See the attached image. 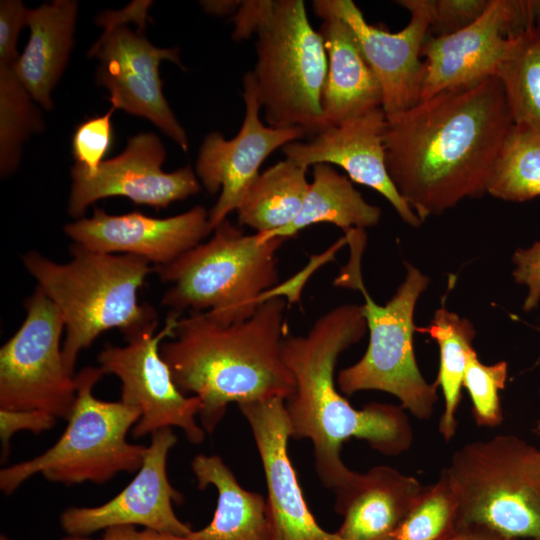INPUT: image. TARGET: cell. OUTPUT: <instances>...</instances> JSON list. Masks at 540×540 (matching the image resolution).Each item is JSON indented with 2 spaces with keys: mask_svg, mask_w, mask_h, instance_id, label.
Returning <instances> with one entry per match:
<instances>
[{
  "mask_svg": "<svg viewBox=\"0 0 540 540\" xmlns=\"http://www.w3.org/2000/svg\"><path fill=\"white\" fill-rule=\"evenodd\" d=\"M206 242L172 263L154 267L171 286L161 303L170 312H204L221 325L250 318L278 282L277 251L285 238L261 241L227 219Z\"/></svg>",
  "mask_w": 540,
  "mask_h": 540,
  "instance_id": "obj_7",
  "label": "cell"
},
{
  "mask_svg": "<svg viewBox=\"0 0 540 540\" xmlns=\"http://www.w3.org/2000/svg\"><path fill=\"white\" fill-rule=\"evenodd\" d=\"M71 260L57 263L36 251L22 262L37 287L59 310L65 325L63 362L74 374L79 353L110 329L128 341L157 328V313L138 303L137 292L152 271L145 259L129 254H109L70 247Z\"/></svg>",
  "mask_w": 540,
  "mask_h": 540,
  "instance_id": "obj_4",
  "label": "cell"
},
{
  "mask_svg": "<svg viewBox=\"0 0 540 540\" xmlns=\"http://www.w3.org/2000/svg\"><path fill=\"white\" fill-rule=\"evenodd\" d=\"M165 147L157 135L140 133L128 140L125 150L105 160L90 173L75 163L67 212L82 218L96 201L113 196L126 197L135 204L165 208L170 203L197 194L201 183L190 166L173 172L161 169Z\"/></svg>",
  "mask_w": 540,
  "mask_h": 540,
  "instance_id": "obj_13",
  "label": "cell"
},
{
  "mask_svg": "<svg viewBox=\"0 0 540 540\" xmlns=\"http://www.w3.org/2000/svg\"><path fill=\"white\" fill-rule=\"evenodd\" d=\"M17 64V63H16ZM16 64L0 63V173L17 168L22 144L44 128L39 110L16 73Z\"/></svg>",
  "mask_w": 540,
  "mask_h": 540,
  "instance_id": "obj_29",
  "label": "cell"
},
{
  "mask_svg": "<svg viewBox=\"0 0 540 540\" xmlns=\"http://www.w3.org/2000/svg\"><path fill=\"white\" fill-rule=\"evenodd\" d=\"M328 69L322 94L325 129L382 108V89L349 25L334 13L314 6Z\"/></svg>",
  "mask_w": 540,
  "mask_h": 540,
  "instance_id": "obj_22",
  "label": "cell"
},
{
  "mask_svg": "<svg viewBox=\"0 0 540 540\" xmlns=\"http://www.w3.org/2000/svg\"><path fill=\"white\" fill-rule=\"evenodd\" d=\"M450 540H519L480 526L461 527Z\"/></svg>",
  "mask_w": 540,
  "mask_h": 540,
  "instance_id": "obj_40",
  "label": "cell"
},
{
  "mask_svg": "<svg viewBox=\"0 0 540 540\" xmlns=\"http://www.w3.org/2000/svg\"><path fill=\"white\" fill-rule=\"evenodd\" d=\"M489 0H432L429 36L456 33L478 20Z\"/></svg>",
  "mask_w": 540,
  "mask_h": 540,
  "instance_id": "obj_34",
  "label": "cell"
},
{
  "mask_svg": "<svg viewBox=\"0 0 540 540\" xmlns=\"http://www.w3.org/2000/svg\"><path fill=\"white\" fill-rule=\"evenodd\" d=\"M312 168L313 179L297 218L275 232L257 233L261 241L274 237L287 239L319 223L334 224L344 232L354 228L364 230L379 223L380 208L368 203L345 175L330 164L319 163Z\"/></svg>",
  "mask_w": 540,
  "mask_h": 540,
  "instance_id": "obj_25",
  "label": "cell"
},
{
  "mask_svg": "<svg viewBox=\"0 0 540 540\" xmlns=\"http://www.w3.org/2000/svg\"><path fill=\"white\" fill-rule=\"evenodd\" d=\"M507 371L506 361L486 365L474 348L468 351L462 386L470 396L472 415L478 426L492 428L502 423L499 392L505 388Z\"/></svg>",
  "mask_w": 540,
  "mask_h": 540,
  "instance_id": "obj_32",
  "label": "cell"
},
{
  "mask_svg": "<svg viewBox=\"0 0 540 540\" xmlns=\"http://www.w3.org/2000/svg\"><path fill=\"white\" fill-rule=\"evenodd\" d=\"M103 28L88 56L99 60L96 81L109 91L111 107L146 118L186 152L188 137L163 95L159 75L162 60L183 69L178 48L154 46L143 29L134 32L127 25Z\"/></svg>",
  "mask_w": 540,
  "mask_h": 540,
  "instance_id": "obj_12",
  "label": "cell"
},
{
  "mask_svg": "<svg viewBox=\"0 0 540 540\" xmlns=\"http://www.w3.org/2000/svg\"><path fill=\"white\" fill-rule=\"evenodd\" d=\"M416 330L429 334L439 347V370L435 380L444 397V411L439 421V433L445 441L455 436L458 427L457 410L466 368L468 351L473 348L476 330L472 322L445 307L438 308L427 327Z\"/></svg>",
  "mask_w": 540,
  "mask_h": 540,
  "instance_id": "obj_27",
  "label": "cell"
},
{
  "mask_svg": "<svg viewBox=\"0 0 540 540\" xmlns=\"http://www.w3.org/2000/svg\"><path fill=\"white\" fill-rule=\"evenodd\" d=\"M179 316L170 312L165 327L158 333L156 329L148 330L126 341L124 346L106 344L98 354L104 374L115 375L121 382L120 401L140 411V418L131 429L134 438L177 427L193 444L205 439L206 432L196 421L200 400L187 397L177 388L160 354L161 342L172 337Z\"/></svg>",
  "mask_w": 540,
  "mask_h": 540,
  "instance_id": "obj_11",
  "label": "cell"
},
{
  "mask_svg": "<svg viewBox=\"0 0 540 540\" xmlns=\"http://www.w3.org/2000/svg\"><path fill=\"white\" fill-rule=\"evenodd\" d=\"M60 540H188L187 537L159 532L153 529L144 528L138 530L134 525H117L104 529V533L99 539L88 538L87 536L67 535Z\"/></svg>",
  "mask_w": 540,
  "mask_h": 540,
  "instance_id": "obj_38",
  "label": "cell"
},
{
  "mask_svg": "<svg viewBox=\"0 0 540 540\" xmlns=\"http://www.w3.org/2000/svg\"><path fill=\"white\" fill-rule=\"evenodd\" d=\"M516 0H489L482 16L450 35L426 36L420 100L495 76L512 36L519 34Z\"/></svg>",
  "mask_w": 540,
  "mask_h": 540,
  "instance_id": "obj_18",
  "label": "cell"
},
{
  "mask_svg": "<svg viewBox=\"0 0 540 540\" xmlns=\"http://www.w3.org/2000/svg\"><path fill=\"white\" fill-rule=\"evenodd\" d=\"M422 488L415 477L386 465L352 471L333 490L335 510L343 517L336 533L342 540H392Z\"/></svg>",
  "mask_w": 540,
  "mask_h": 540,
  "instance_id": "obj_21",
  "label": "cell"
},
{
  "mask_svg": "<svg viewBox=\"0 0 540 540\" xmlns=\"http://www.w3.org/2000/svg\"><path fill=\"white\" fill-rule=\"evenodd\" d=\"M286 301L272 295L248 319L221 325L206 313L178 319L172 340L160 346L177 388L201 402L199 420L212 433L230 403L282 398L295 380L282 354Z\"/></svg>",
  "mask_w": 540,
  "mask_h": 540,
  "instance_id": "obj_3",
  "label": "cell"
},
{
  "mask_svg": "<svg viewBox=\"0 0 540 540\" xmlns=\"http://www.w3.org/2000/svg\"><path fill=\"white\" fill-rule=\"evenodd\" d=\"M531 540H540V539H531Z\"/></svg>",
  "mask_w": 540,
  "mask_h": 540,
  "instance_id": "obj_44",
  "label": "cell"
},
{
  "mask_svg": "<svg viewBox=\"0 0 540 540\" xmlns=\"http://www.w3.org/2000/svg\"><path fill=\"white\" fill-rule=\"evenodd\" d=\"M386 115L382 108L326 127L308 142H291L282 147L285 159L307 168L319 163L341 167L356 183L380 193L408 225L422 221L404 201L392 183L385 159L383 132Z\"/></svg>",
  "mask_w": 540,
  "mask_h": 540,
  "instance_id": "obj_20",
  "label": "cell"
},
{
  "mask_svg": "<svg viewBox=\"0 0 540 540\" xmlns=\"http://www.w3.org/2000/svg\"><path fill=\"white\" fill-rule=\"evenodd\" d=\"M24 307L23 323L0 349V409L39 410L67 420L77 385L63 362V318L37 286Z\"/></svg>",
  "mask_w": 540,
  "mask_h": 540,
  "instance_id": "obj_10",
  "label": "cell"
},
{
  "mask_svg": "<svg viewBox=\"0 0 540 540\" xmlns=\"http://www.w3.org/2000/svg\"><path fill=\"white\" fill-rule=\"evenodd\" d=\"M495 76L514 125L540 136V24L511 37Z\"/></svg>",
  "mask_w": 540,
  "mask_h": 540,
  "instance_id": "obj_28",
  "label": "cell"
},
{
  "mask_svg": "<svg viewBox=\"0 0 540 540\" xmlns=\"http://www.w3.org/2000/svg\"><path fill=\"white\" fill-rule=\"evenodd\" d=\"M242 1H201L203 9L214 15H226L237 11Z\"/></svg>",
  "mask_w": 540,
  "mask_h": 540,
  "instance_id": "obj_41",
  "label": "cell"
},
{
  "mask_svg": "<svg viewBox=\"0 0 540 540\" xmlns=\"http://www.w3.org/2000/svg\"><path fill=\"white\" fill-rule=\"evenodd\" d=\"M209 212L203 206L167 218H153L138 211L110 215L95 208L64 227L74 244L101 253H122L145 259L151 265L172 263L212 232Z\"/></svg>",
  "mask_w": 540,
  "mask_h": 540,
  "instance_id": "obj_17",
  "label": "cell"
},
{
  "mask_svg": "<svg viewBox=\"0 0 540 540\" xmlns=\"http://www.w3.org/2000/svg\"><path fill=\"white\" fill-rule=\"evenodd\" d=\"M539 396H540V389H539Z\"/></svg>",
  "mask_w": 540,
  "mask_h": 540,
  "instance_id": "obj_45",
  "label": "cell"
},
{
  "mask_svg": "<svg viewBox=\"0 0 540 540\" xmlns=\"http://www.w3.org/2000/svg\"><path fill=\"white\" fill-rule=\"evenodd\" d=\"M444 469L459 503L460 528L540 539L539 449L516 435H497L463 445Z\"/></svg>",
  "mask_w": 540,
  "mask_h": 540,
  "instance_id": "obj_9",
  "label": "cell"
},
{
  "mask_svg": "<svg viewBox=\"0 0 540 540\" xmlns=\"http://www.w3.org/2000/svg\"><path fill=\"white\" fill-rule=\"evenodd\" d=\"M459 529V503L443 469L435 483L422 488L392 540H450Z\"/></svg>",
  "mask_w": 540,
  "mask_h": 540,
  "instance_id": "obj_31",
  "label": "cell"
},
{
  "mask_svg": "<svg viewBox=\"0 0 540 540\" xmlns=\"http://www.w3.org/2000/svg\"><path fill=\"white\" fill-rule=\"evenodd\" d=\"M410 13L402 30L370 25L352 0H314V6L342 18L354 32L361 50L382 89L386 117L399 114L420 101L425 74L421 50L428 35L432 0H399Z\"/></svg>",
  "mask_w": 540,
  "mask_h": 540,
  "instance_id": "obj_15",
  "label": "cell"
},
{
  "mask_svg": "<svg viewBox=\"0 0 540 540\" xmlns=\"http://www.w3.org/2000/svg\"><path fill=\"white\" fill-rule=\"evenodd\" d=\"M177 442L170 427L151 434L142 466L115 497L96 507H70L60 515L62 529L72 536H88L117 525H140L163 533L187 537L193 530L174 513L173 503L183 495L169 482L167 458Z\"/></svg>",
  "mask_w": 540,
  "mask_h": 540,
  "instance_id": "obj_16",
  "label": "cell"
},
{
  "mask_svg": "<svg viewBox=\"0 0 540 540\" xmlns=\"http://www.w3.org/2000/svg\"><path fill=\"white\" fill-rule=\"evenodd\" d=\"M536 430H537V433L540 435V421H539L538 424H537Z\"/></svg>",
  "mask_w": 540,
  "mask_h": 540,
  "instance_id": "obj_43",
  "label": "cell"
},
{
  "mask_svg": "<svg viewBox=\"0 0 540 540\" xmlns=\"http://www.w3.org/2000/svg\"><path fill=\"white\" fill-rule=\"evenodd\" d=\"M487 193L509 202H524L540 196V136L514 125Z\"/></svg>",
  "mask_w": 540,
  "mask_h": 540,
  "instance_id": "obj_30",
  "label": "cell"
},
{
  "mask_svg": "<svg viewBox=\"0 0 540 540\" xmlns=\"http://www.w3.org/2000/svg\"><path fill=\"white\" fill-rule=\"evenodd\" d=\"M366 332L361 305L343 304L321 315L306 335L282 341L284 362L295 380V391L285 400L290 438L312 442L316 472L333 490L352 473L341 459L345 441L364 440L386 456L404 453L413 442L401 405L372 402L356 409L335 386L339 355Z\"/></svg>",
  "mask_w": 540,
  "mask_h": 540,
  "instance_id": "obj_2",
  "label": "cell"
},
{
  "mask_svg": "<svg viewBox=\"0 0 540 540\" xmlns=\"http://www.w3.org/2000/svg\"><path fill=\"white\" fill-rule=\"evenodd\" d=\"M513 127L497 76L441 91L386 117L389 177L422 222L439 216L487 193Z\"/></svg>",
  "mask_w": 540,
  "mask_h": 540,
  "instance_id": "obj_1",
  "label": "cell"
},
{
  "mask_svg": "<svg viewBox=\"0 0 540 540\" xmlns=\"http://www.w3.org/2000/svg\"><path fill=\"white\" fill-rule=\"evenodd\" d=\"M259 452L267 485L270 540H342L322 529L304 499L288 455L290 429L285 400L238 405Z\"/></svg>",
  "mask_w": 540,
  "mask_h": 540,
  "instance_id": "obj_19",
  "label": "cell"
},
{
  "mask_svg": "<svg viewBox=\"0 0 540 540\" xmlns=\"http://www.w3.org/2000/svg\"><path fill=\"white\" fill-rule=\"evenodd\" d=\"M235 39L256 33L252 71L268 126L323 130L322 94L328 60L322 37L302 0L242 1L233 17Z\"/></svg>",
  "mask_w": 540,
  "mask_h": 540,
  "instance_id": "obj_5",
  "label": "cell"
},
{
  "mask_svg": "<svg viewBox=\"0 0 540 540\" xmlns=\"http://www.w3.org/2000/svg\"><path fill=\"white\" fill-rule=\"evenodd\" d=\"M105 375L85 367L76 375L77 394L68 424L58 441L44 453L1 469L0 489L12 494L35 474L65 485L105 483L121 472H137L148 446L132 444L127 434L140 411L121 401H104L93 394Z\"/></svg>",
  "mask_w": 540,
  "mask_h": 540,
  "instance_id": "obj_8",
  "label": "cell"
},
{
  "mask_svg": "<svg viewBox=\"0 0 540 540\" xmlns=\"http://www.w3.org/2000/svg\"><path fill=\"white\" fill-rule=\"evenodd\" d=\"M191 467L197 487L214 486L218 498L211 522L192 531L188 540H270L267 500L245 490L221 457L199 454Z\"/></svg>",
  "mask_w": 540,
  "mask_h": 540,
  "instance_id": "obj_24",
  "label": "cell"
},
{
  "mask_svg": "<svg viewBox=\"0 0 540 540\" xmlns=\"http://www.w3.org/2000/svg\"><path fill=\"white\" fill-rule=\"evenodd\" d=\"M56 417L39 410L0 409V439L2 445L1 461H5L12 436L22 430L39 434L52 428Z\"/></svg>",
  "mask_w": 540,
  "mask_h": 540,
  "instance_id": "obj_35",
  "label": "cell"
},
{
  "mask_svg": "<svg viewBox=\"0 0 540 540\" xmlns=\"http://www.w3.org/2000/svg\"><path fill=\"white\" fill-rule=\"evenodd\" d=\"M152 1H133L120 11H105L98 15L95 23L99 26L127 25L130 22L135 23L138 29L146 26L148 18V9Z\"/></svg>",
  "mask_w": 540,
  "mask_h": 540,
  "instance_id": "obj_39",
  "label": "cell"
},
{
  "mask_svg": "<svg viewBox=\"0 0 540 540\" xmlns=\"http://www.w3.org/2000/svg\"><path fill=\"white\" fill-rule=\"evenodd\" d=\"M306 173L307 168L287 159L259 173L236 209L239 224L269 234L292 223L309 189Z\"/></svg>",
  "mask_w": 540,
  "mask_h": 540,
  "instance_id": "obj_26",
  "label": "cell"
},
{
  "mask_svg": "<svg viewBox=\"0 0 540 540\" xmlns=\"http://www.w3.org/2000/svg\"><path fill=\"white\" fill-rule=\"evenodd\" d=\"M0 540H11V539H9L7 536H5V535L2 534V535L0 536Z\"/></svg>",
  "mask_w": 540,
  "mask_h": 540,
  "instance_id": "obj_42",
  "label": "cell"
},
{
  "mask_svg": "<svg viewBox=\"0 0 540 540\" xmlns=\"http://www.w3.org/2000/svg\"><path fill=\"white\" fill-rule=\"evenodd\" d=\"M345 237L350 246V258L334 285L361 291L369 344L358 362L339 372L338 388L347 395L363 390L387 392L397 397L401 406L416 418L429 419L438 398V385L428 383L419 370L413 347L416 331L413 319L417 301L427 289L430 278L405 262L403 282L385 305H379L371 298L362 280L365 231L350 229L345 232Z\"/></svg>",
  "mask_w": 540,
  "mask_h": 540,
  "instance_id": "obj_6",
  "label": "cell"
},
{
  "mask_svg": "<svg viewBox=\"0 0 540 540\" xmlns=\"http://www.w3.org/2000/svg\"><path fill=\"white\" fill-rule=\"evenodd\" d=\"M28 9L20 0L0 2V63L16 64L17 39L26 25Z\"/></svg>",
  "mask_w": 540,
  "mask_h": 540,
  "instance_id": "obj_37",
  "label": "cell"
},
{
  "mask_svg": "<svg viewBox=\"0 0 540 540\" xmlns=\"http://www.w3.org/2000/svg\"><path fill=\"white\" fill-rule=\"evenodd\" d=\"M245 113L239 132L225 139L219 132L206 135L196 161V175L209 194L220 195L209 211L214 230L236 211L244 193L259 175L264 160L276 149L305 136L301 128H275L263 124L256 80L252 72L243 77Z\"/></svg>",
  "mask_w": 540,
  "mask_h": 540,
  "instance_id": "obj_14",
  "label": "cell"
},
{
  "mask_svg": "<svg viewBox=\"0 0 540 540\" xmlns=\"http://www.w3.org/2000/svg\"><path fill=\"white\" fill-rule=\"evenodd\" d=\"M111 109L102 116L90 118L79 124L72 140L76 163L88 172L98 170L112 143Z\"/></svg>",
  "mask_w": 540,
  "mask_h": 540,
  "instance_id": "obj_33",
  "label": "cell"
},
{
  "mask_svg": "<svg viewBox=\"0 0 540 540\" xmlns=\"http://www.w3.org/2000/svg\"><path fill=\"white\" fill-rule=\"evenodd\" d=\"M540 360V359H539Z\"/></svg>",
  "mask_w": 540,
  "mask_h": 540,
  "instance_id": "obj_46",
  "label": "cell"
},
{
  "mask_svg": "<svg viewBox=\"0 0 540 540\" xmlns=\"http://www.w3.org/2000/svg\"><path fill=\"white\" fill-rule=\"evenodd\" d=\"M77 14L75 0H54L27 12L30 36L16 73L32 99L46 110L53 109L51 92L68 62Z\"/></svg>",
  "mask_w": 540,
  "mask_h": 540,
  "instance_id": "obj_23",
  "label": "cell"
},
{
  "mask_svg": "<svg viewBox=\"0 0 540 540\" xmlns=\"http://www.w3.org/2000/svg\"><path fill=\"white\" fill-rule=\"evenodd\" d=\"M515 282L527 288L523 310L530 312L540 302V240L529 248H518L513 256Z\"/></svg>",
  "mask_w": 540,
  "mask_h": 540,
  "instance_id": "obj_36",
  "label": "cell"
}]
</instances>
